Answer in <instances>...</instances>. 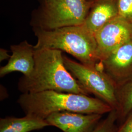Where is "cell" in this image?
Returning a JSON list of instances; mask_svg holds the SVG:
<instances>
[{"mask_svg":"<svg viewBox=\"0 0 132 132\" xmlns=\"http://www.w3.org/2000/svg\"><path fill=\"white\" fill-rule=\"evenodd\" d=\"M18 87L22 94L47 90L89 94L66 68L61 51L46 48L35 49L33 71L20 79Z\"/></svg>","mask_w":132,"mask_h":132,"instance_id":"obj_1","label":"cell"},{"mask_svg":"<svg viewBox=\"0 0 132 132\" xmlns=\"http://www.w3.org/2000/svg\"><path fill=\"white\" fill-rule=\"evenodd\" d=\"M25 114L46 119L62 112L79 113H108L113 108L104 101L88 95L47 90L21 94L17 100Z\"/></svg>","mask_w":132,"mask_h":132,"instance_id":"obj_2","label":"cell"},{"mask_svg":"<svg viewBox=\"0 0 132 132\" xmlns=\"http://www.w3.org/2000/svg\"><path fill=\"white\" fill-rule=\"evenodd\" d=\"M37 38L35 49L51 48L70 54L86 65L95 66L96 42L95 36L82 24L45 30L33 28Z\"/></svg>","mask_w":132,"mask_h":132,"instance_id":"obj_3","label":"cell"},{"mask_svg":"<svg viewBox=\"0 0 132 132\" xmlns=\"http://www.w3.org/2000/svg\"><path fill=\"white\" fill-rule=\"evenodd\" d=\"M93 3L90 0H42L34 16V27L52 30L84 24Z\"/></svg>","mask_w":132,"mask_h":132,"instance_id":"obj_4","label":"cell"},{"mask_svg":"<svg viewBox=\"0 0 132 132\" xmlns=\"http://www.w3.org/2000/svg\"><path fill=\"white\" fill-rule=\"evenodd\" d=\"M64 61L67 70L89 93L94 94L113 109H117V89L107 73L95 66L79 63L67 57L64 56Z\"/></svg>","mask_w":132,"mask_h":132,"instance_id":"obj_5","label":"cell"},{"mask_svg":"<svg viewBox=\"0 0 132 132\" xmlns=\"http://www.w3.org/2000/svg\"><path fill=\"white\" fill-rule=\"evenodd\" d=\"M96 57L103 61L123 44L132 39V24L118 16L110 20L95 33Z\"/></svg>","mask_w":132,"mask_h":132,"instance_id":"obj_6","label":"cell"},{"mask_svg":"<svg viewBox=\"0 0 132 132\" xmlns=\"http://www.w3.org/2000/svg\"><path fill=\"white\" fill-rule=\"evenodd\" d=\"M102 114L62 112L51 114L46 118L50 126L63 132H90L100 121Z\"/></svg>","mask_w":132,"mask_h":132,"instance_id":"obj_7","label":"cell"},{"mask_svg":"<svg viewBox=\"0 0 132 132\" xmlns=\"http://www.w3.org/2000/svg\"><path fill=\"white\" fill-rule=\"evenodd\" d=\"M103 63L114 82L128 78L132 75V39L115 50Z\"/></svg>","mask_w":132,"mask_h":132,"instance_id":"obj_8","label":"cell"},{"mask_svg":"<svg viewBox=\"0 0 132 132\" xmlns=\"http://www.w3.org/2000/svg\"><path fill=\"white\" fill-rule=\"evenodd\" d=\"M12 55L7 64L0 69V76H4L14 71H19L24 76H29L35 66L34 46L24 41L18 45L10 46Z\"/></svg>","mask_w":132,"mask_h":132,"instance_id":"obj_9","label":"cell"},{"mask_svg":"<svg viewBox=\"0 0 132 132\" xmlns=\"http://www.w3.org/2000/svg\"><path fill=\"white\" fill-rule=\"evenodd\" d=\"M118 15L114 0H96L90 9L83 25L95 35L100 28Z\"/></svg>","mask_w":132,"mask_h":132,"instance_id":"obj_10","label":"cell"},{"mask_svg":"<svg viewBox=\"0 0 132 132\" xmlns=\"http://www.w3.org/2000/svg\"><path fill=\"white\" fill-rule=\"evenodd\" d=\"M48 126L46 119L29 114L23 118L7 117L0 119V132H30Z\"/></svg>","mask_w":132,"mask_h":132,"instance_id":"obj_11","label":"cell"},{"mask_svg":"<svg viewBox=\"0 0 132 132\" xmlns=\"http://www.w3.org/2000/svg\"><path fill=\"white\" fill-rule=\"evenodd\" d=\"M117 96L118 120L122 122L132 110V79L120 90H117Z\"/></svg>","mask_w":132,"mask_h":132,"instance_id":"obj_12","label":"cell"},{"mask_svg":"<svg viewBox=\"0 0 132 132\" xmlns=\"http://www.w3.org/2000/svg\"><path fill=\"white\" fill-rule=\"evenodd\" d=\"M118 120L117 110L113 109L109 113L107 117L100 121L90 132H114L117 129L116 122Z\"/></svg>","mask_w":132,"mask_h":132,"instance_id":"obj_13","label":"cell"},{"mask_svg":"<svg viewBox=\"0 0 132 132\" xmlns=\"http://www.w3.org/2000/svg\"><path fill=\"white\" fill-rule=\"evenodd\" d=\"M118 16L129 21L132 20V0H117Z\"/></svg>","mask_w":132,"mask_h":132,"instance_id":"obj_14","label":"cell"},{"mask_svg":"<svg viewBox=\"0 0 132 132\" xmlns=\"http://www.w3.org/2000/svg\"><path fill=\"white\" fill-rule=\"evenodd\" d=\"M114 132H132V110Z\"/></svg>","mask_w":132,"mask_h":132,"instance_id":"obj_15","label":"cell"},{"mask_svg":"<svg viewBox=\"0 0 132 132\" xmlns=\"http://www.w3.org/2000/svg\"><path fill=\"white\" fill-rule=\"evenodd\" d=\"M0 61H2L5 59L10 58V56L8 54L7 51L4 48H1L0 50Z\"/></svg>","mask_w":132,"mask_h":132,"instance_id":"obj_16","label":"cell"}]
</instances>
